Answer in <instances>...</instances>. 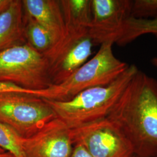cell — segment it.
<instances>
[{"label":"cell","instance_id":"1","mask_svg":"<svg viewBox=\"0 0 157 157\" xmlns=\"http://www.w3.org/2000/svg\"><path fill=\"white\" fill-rule=\"evenodd\" d=\"M136 157H157V80L139 70L107 117Z\"/></svg>","mask_w":157,"mask_h":157},{"label":"cell","instance_id":"2","mask_svg":"<svg viewBox=\"0 0 157 157\" xmlns=\"http://www.w3.org/2000/svg\"><path fill=\"white\" fill-rule=\"evenodd\" d=\"M139 71L135 65L128 67L110 84L84 90L71 100L45 99L56 115L70 129L107 118L130 80Z\"/></svg>","mask_w":157,"mask_h":157},{"label":"cell","instance_id":"3","mask_svg":"<svg viewBox=\"0 0 157 157\" xmlns=\"http://www.w3.org/2000/svg\"><path fill=\"white\" fill-rule=\"evenodd\" d=\"M112 43L100 45L94 56L63 83L48 89V100H71L79 93L97 86L110 84L124 73L129 65L115 56Z\"/></svg>","mask_w":157,"mask_h":157},{"label":"cell","instance_id":"4","mask_svg":"<svg viewBox=\"0 0 157 157\" xmlns=\"http://www.w3.org/2000/svg\"><path fill=\"white\" fill-rule=\"evenodd\" d=\"M0 82L34 91L53 86L46 58L27 43L0 52Z\"/></svg>","mask_w":157,"mask_h":157},{"label":"cell","instance_id":"5","mask_svg":"<svg viewBox=\"0 0 157 157\" xmlns=\"http://www.w3.org/2000/svg\"><path fill=\"white\" fill-rule=\"evenodd\" d=\"M56 118L55 112L42 97L19 92L0 93V123L22 138L36 134Z\"/></svg>","mask_w":157,"mask_h":157},{"label":"cell","instance_id":"6","mask_svg":"<svg viewBox=\"0 0 157 157\" xmlns=\"http://www.w3.org/2000/svg\"><path fill=\"white\" fill-rule=\"evenodd\" d=\"M88 32L67 30L65 36L43 56L53 86L63 83L87 62L94 46Z\"/></svg>","mask_w":157,"mask_h":157},{"label":"cell","instance_id":"7","mask_svg":"<svg viewBox=\"0 0 157 157\" xmlns=\"http://www.w3.org/2000/svg\"><path fill=\"white\" fill-rule=\"evenodd\" d=\"M73 146H83L92 157H135L129 141L105 118L71 129Z\"/></svg>","mask_w":157,"mask_h":157},{"label":"cell","instance_id":"8","mask_svg":"<svg viewBox=\"0 0 157 157\" xmlns=\"http://www.w3.org/2000/svg\"><path fill=\"white\" fill-rule=\"evenodd\" d=\"M92 17L88 34L94 45L117 43L126 21L132 17L133 1L91 0Z\"/></svg>","mask_w":157,"mask_h":157},{"label":"cell","instance_id":"9","mask_svg":"<svg viewBox=\"0 0 157 157\" xmlns=\"http://www.w3.org/2000/svg\"><path fill=\"white\" fill-rule=\"evenodd\" d=\"M21 145L24 157H71L74 146L71 129L58 118L22 138Z\"/></svg>","mask_w":157,"mask_h":157},{"label":"cell","instance_id":"10","mask_svg":"<svg viewBox=\"0 0 157 157\" xmlns=\"http://www.w3.org/2000/svg\"><path fill=\"white\" fill-rule=\"evenodd\" d=\"M26 14L47 30L54 44L66 33L60 0H22Z\"/></svg>","mask_w":157,"mask_h":157},{"label":"cell","instance_id":"11","mask_svg":"<svg viewBox=\"0 0 157 157\" xmlns=\"http://www.w3.org/2000/svg\"><path fill=\"white\" fill-rule=\"evenodd\" d=\"M26 18L22 0H11L8 8L0 13V52L27 43Z\"/></svg>","mask_w":157,"mask_h":157},{"label":"cell","instance_id":"12","mask_svg":"<svg viewBox=\"0 0 157 157\" xmlns=\"http://www.w3.org/2000/svg\"><path fill=\"white\" fill-rule=\"evenodd\" d=\"M66 30L88 32L91 21V0H60Z\"/></svg>","mask_w":157,"mask_h":157},{"label":"cell","instance_id":"13","mask_svg":"<svg viewBox=\"0 0 157 157\" xmlns=\"http://www.w3.org/2000/svg\"><path fill=\"white\" fill-rule=\"evenodd\" d=\"M147 34L157 36V15L151 19L130 17L125 23L122 33L116 44L121 46L126 45Z\"/></svg>","mask_w":157,"mask_h":157},{"label":"cell","instance_id":"14","mask_svg":"<svg viewBox=\"0 0 157 157\" xmlns=\"http://www.w3.org/2000/svg\"><path fill=\"white\" fill-rule=\"evenodd\" d=\"M25 36L27 44L44 55L50 50L54 41L49 32L27 14Z\"/></svg>","mask_w":157,"mask_h":157},{"label":"cell","instance_id":"15","mask_svg":"<svg viewBox=\"0 0 157 157\" xmlns=\"http://www.w3.org/2000/svg\"><path fill=\"white\" fill-rule=\"evenodd\" d=\"M22 137L9 126L0 123V148L15 157H24L22 149Z\"/></svg>","mask_w":157,"mask_h":157},{"label":"cell","instance_id":"16","mask_svg":"<svg viewBox=\"0 0 157 157\" xmlns=\"http://www.w3.org/2000/svg\"><path fill=\"white\" fill-rule=\"evenodd\" d=\"M157 15V0L133 1L132 17L138 19H148Z\"/></svg>","mask_w":157,"mask_h":157},{"label":"cell","instance_id":"17","mask_svg":"<svg viewBox=\"0 0 157 157\" xmlns=\"http://www.w3.org/2000/svg\"><path fill=\"white\" fill-rule=\"evenodd\" d=\"M4 92L23 93H26L29 94L37 95L44 98H47L48 95V90L40 91H30V90L23 89L22 88H21L14 84L0 82V93H4Z\"/></svg>","mask_w":157,"mask_h":157},{"label":"cell","instance_id":"18","mask_svg":"<svg viewBox=\"0 0 157 157\" xmlns=\"http://www.w3.org/2000/svg\"><path fill=\"white\" fill-rule=\"evenodd\" d=\"M71 157H92L83 146L76 144L73 146V151Z\"/></svg>","mask_w":157,"mask_h":157},{"label":"cell","instance_id":"19","mask_svg":"<svg viewBox=\"0 0 157 157\" xmlns=\"http://www.w3.org/2000/svg\"><path fill=\"white\" fill-rule=\"evenodd\" d=\"M11 1V0H0V13L8 8Z\"/></svg>","mask_w":157,"mask_h":157},{"label":"cell","instance_id":"20","mask_svg":"<svg viewBox=\"0 0 157 157\" xmlns=\"http://www.w3.org/2000/svg\"><path fill=\"white\" fill-rule=\"evenodd\" d=\"M0 157H15L11 153L9 152H5L3 153L0 154Z\"/></svg>","mask_w":157,"mask_h":157},{"label":"cell","instance_id":"21","mask_svg":"<svg viewBox=\"0 0 157 157\" xmlns=\"http://www.w3.org/2000/svg\"><path fill=\"white\" fill-rule=\"evenodd\" d=\"M152 64L157 68V57L153 58L151 59Z\"/></svg>","mask_w":157,"mask_h":157},{"label":"cell","instance_id":"22","mask_svg":"<svg viewBox=\"0 0 157 157\" xmlns=\"http://www.w3.org/2000/svg\"><path fill=\"white\" fill-rule=\"evenodd\" d=\"M6 152L5 150H4L2 148H0V154H1V153H3V152Z\"/></svg>","mask_w":157,"mask_h":157},{"label":"cell","instance_id":"23","mask_svg":"<svg viewBox=\"0 0 157 157\" xmlns=\"http://www.w3.org/2000/svg\"></svg>","mask_w":157,"mask_h":157},{"label":"cell","instance_id":"24","mask_svg":"<svg viewBox=\"0 0 157 157\" xmlns=\"http://www.w3.org/2000/svg\"></svg>","mask_w":157,"mask_h":157}]
</instances>
